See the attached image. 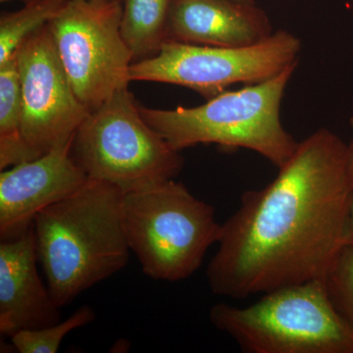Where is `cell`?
Listing matches in <instances>:
<instances>
[{
	"label": "cell",
	"mask_w": 353,
	"mask_h": 353,
	"mask_svg": "<svg viewBox=\"0 0 353 353\" xmlns=\"http://www.w3.org/2000/svg\"><path fill=\"white\" fill-rule=\"evenodd\" d=\"M350 150L320 129L299 143L277 176L248 190L221 224L206 278L216 296L243 299L324 280L348 243Z\"/></svg>",
	"instance_id": "1"
},
{
	"label": "cell",
	"mask_w": 353,
	"mask_h": 353,
	"mask_svg": "<svg viewBox=\"0 0 353 353\" xmlns=\"http://www.w3.org/2000/svg\"><path fill=\"white\" fill-rule=\"evenodd\" d=\"M122 197L117 188L88 178L80 190L34 217L39 262L60 308L115 275L129 261Z\"/></svg>",
	"instance_id": "2"
},
{
	"label": "cell",
	"mask_w": 353,
	"mask_h": 353,
	"mask_svg": "<svg viewBox=\"0 0 353 353\" xmlns=\"http://www.w3.org/2000/svg\"><path fill=\"white\" fill-rule=\"evenodd\" d=\"M297 64L264 81L226 90L196 108H148L139 105L146 122L167 143L181 150L197 145L245 148L284 166L299 143L281 122V103Z\"/></svg>",
	"instance_id": "3"
},
{
	"label": "cell",
	"mask_w": 353,
	"mask_h": 353,
	"mask_svg": "<svg viewBox=\"0 0 353 353\" xmlns=\"http://www.w3.org/2000/svg\"><path fill=\"white\" fill-rule=\"evenodd\" d=\"M209 320L246 353H353L352 330L324 280L265 292L246 307L215 304Z\"/></svg>",
	"instance_id": "4"
},
{
	"label": "cell",
	"mask_w": 353,
	"mask_h": 353,
	"mask_svg": "<svg viewBox=\"0 0 353 353\" xmlns=\"http://www.w3.org/2000/svg\"><path fill=\"white\" fill-rule=\"evenodd\" d=\"M121 208L130 250L153 280L190 278L219 240L214 208L175 179L123 194Z\"/></svg>",
	"instance_id": "5"
},
{
	"label": "cell",
	"mask_w": 353,
	"mask_h": 353,
	"mask_svg": "<svg viewBox=\"0 0 353 353\" xmlns=\"http://www.w3.org/2000/svg\"><path fill=\"white\" fill-rule=\"evenodd\" d=\"M71 152L88 178L123 194L174 180L185 163L181 152L146 122L128 88L90 112Z\"/></svg>",
	"instance_id": "6"
},
{
	"label": "cell",
	"mask_w": 353,
	"mask_h": 353,
	"mask_svg": "<svg viewBox=\"0 0 353 353\" xmlns=\"http://www.w3.org/2000/svg\"><path fill=\"white\" fill-rule=\"evenodd\" d=\"M301 50V39L282 30L243 48L166 41L154 57L132 64L130 81L181 85L208 101L236 83L253 85L274 78L297 64Z\"/></svg>",
	"instance_id": "7"
},
{
	"label": "cell",
	"mask_w": 353,
	"mask_h": 353,
	"mask_svg": "<svg viewBox=\"0 0 353 353\" xmlns=\"http://www.w3.org/2000/svg\"><path fill=\"white\" fill-rule=\"evenodd\" d=\"M122 1L70 0L48 23L79 101L92 112L129 88L134 57L121 32Z\"/></svg>",
	"instance_id": "8"
},
{
	"label": "cell",
	"mask_w": 353,
	"mask_h": 353,
	"mask_svg": "<svg viewBox=\"0 0 353 353\" xmlns=\"http://www.w3.org/2000/svg\"><path fill=\"white\" fill-rule=\"evenodd\" d=\"M23 103V134L39 157L75 137L90 112L79 101L46 25L16 50Z\"/></svg>",
	"instance_id": "9"
},
{
	"label": "cell",
	"mask_w": 353,
	"mask_h": 353,
	"mask_svg": "<svg viewBox=\"0 0 353 353\" xmlns=\"http://www.w3.org/2000/svg\"><path fill=\"white\" fill-rule=\"evenodd\" d=\"M73 139L36 159L1 171V241L14 240L27 233L38 213L71 196L87 183V174L72 157Z\"/></svg>",
	"instance_id": "10"
},
{
	"label": "cell",
	"mask_w": 353,
	"mask_h": 353,
	"mask_svg": "<svg viewBox=\"0 0 353 353\" xmlns=\"http://www.w3.org/2000/svg\"><path fill=\"white\" fill-rule=\"evenodd\" d=\"M32 226L14 240L0 243V333L43 328L61 321L60 307L44 285Z\"/></svg>",
	"instance_id": "11"
},
{
	"label": "cell",
	"mask_w": 353,
	"mask_h": 353,
	"mask_svg": "<svg viewBox=\"0 0 353 353\" xmlns=\"http://www.w3.org/2000/svg\"><path fill=\"white\" fill-rule=\"evenodd\" d=\"M270 21L254 4L236 0H172L167 41L243 48L273 34Z\"/></svg>",
	"instance_id": "12"
},
{
	"label": "cell",
	"mask_w": 353,
	"mask_h": 353,
	"mask_svg": "<svg viewBox=\"0 0 353 353\" xmlns=\"http://www.w3.org/2000/svg\"><path fill=\"white\" fill-rule=\"evenodd\" d=\"M38 158L23 134V103L17 51L0 64V169Z\"/></svg>",
	"instance_id": "13"
},
{
	"label": "cell",
	"mask_w": 353,
	"mask_h": 353,
	"mask_svg": "<svg viewBox=\"0 0 353 353\" xmlns=\"http://www.w3.org/2000/svg\"><path fill=\"white\" fill-rule=\"evenodd\" d=\"M172 0H122L121 32L134 62L154 57L167 41Z\"/></svg>",
	"instance_id": "14"
},
{
	"label": "cell",
	"mask_w": 353,
	"mask_h": 353,
	"mask_svg": "<svg viewBox=\"0 0 353 353\" xmlns=\"http://www.w3.org/2000/svg\"><path fill=\"white\" fill-rule=\"evenodd\" d=\"M70 0H32L15 12L0 18V64L19 48L28 37L48 25L63 10Z\"/></svg>",
	"instance_id": "15"
},
{
	"label": "cell",
	"mask_w": 353,
	"mask_h": 353,
	"mask_svg": "<svg viewBox=\"0 0 353 353\" xmlns=\"http://www.w3.org/2000/svg\"><path fill=\"white\" fill-rule=\"evenodd\" d=\"M95 319L94 309L81 306L76 312L57 324L43 328L22 330L10 336L14 350L20 353H55L65 336Z\"/></svg>",
	"instance_id": "16"
},
{
	"label": "cell",
	"mask_w": 353,
	"mask_h": 353,
	"mask_svg": "<svg viewBox=\"0 0 353 353\" xmlns=\"http://www.w3.org/2000/svg\"><path fill=\"white\" fill-rule=\"evenodd\" d=\"M325 285L334 308L353 332V245L339 253L325 276Z\"/></svg>",
	"instance_id": "17"
},
{
	"label": "cell",
	"mask_w": 353,
	"mask_h": 353,
	"mask_svg": "<svg viewBox=\"0 0 353 353\" xmlns=\"http://www.w3.org/2000/svg\"><path fill=\"white\" fill-rule=\"evenodd\" d=\"M352 128V139L348 143L350 150V175L352 181V201H350V223H348V243L353 245V118L350 120Z\"/></svg>",
	"instance_id": "18"
},
{
	"label": "cell",
	"mask_w": 353,
	"mask_h": 353,
	"mask_svg": "<svg viewBox=\"0 0 353 353\" xmlns=\"http://www.w3.org/2000/svg\"><path fill=\"white\" fill-rule=\"evenodd\" d=\"M92 2H113V1H122V0H88Z\"/></svg>",
	"instance_id": "19"
},
{
	"label": "cell",
	"mask_w": 353,
	"mask_h": 353,
	"mask_svg": "<svg viewBox=\"0 0 353 353\" xmlns=\"http://www.w3.org/2000/svg\"><path fill=\"white\" fill-rule=\"evenodd\" d=\"M236 1L245 2V3L254 4V0H236Z\"/></svg>",
	"instance_id": "20"
},
{
	"label": "cell",
	"mask_w": 353,
	"mask_h": 353,
	"mask_svg": "<svg viewBox=\"0 0 353 353\" xmlns=\"http://www.w3.org/2000/svg\"><path fill=\"white\" fill-rule=\"evenodd\" d=\"M0 1H1V2H7V1H12V0H0ZM22 1L29 2V1H32V0H22Z\"/></svg>",
	"instance_id": "21"
}]
</instances>
